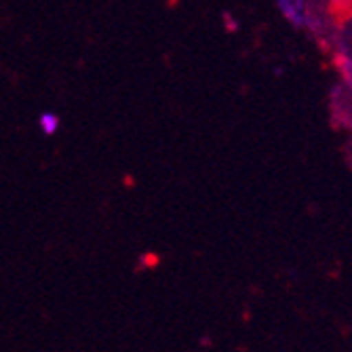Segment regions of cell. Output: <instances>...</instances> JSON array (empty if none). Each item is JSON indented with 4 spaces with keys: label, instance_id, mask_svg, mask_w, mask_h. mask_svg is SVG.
Listing matches in <instances>:
<instances>
[{
    "label": "cell",
    "instance_id": "cell-1",
    "mask_svg": "<svg viewBox=\"0 0 352 352\" xmlns=\"http://www.w3.org/2000/svg\"><path fill=\"white\" fill-rule=\"evenodd\" d=\"M278 9L285 15V19L294 23L296 28H304L310 21L304 0H278Z\"/></svg>",
    "mask_w": 352,
    "mask_h": 352
},
{
    "label": "cell",
    "instance_id": "cell-2",
    "mask_svg": "<svg viewBox=\"0 0 352 352\" xmlns=\"http://www.w3.org/2000/svg\"><path fill=\"white\" fill-rule=\"evenodd\" d=\"M38 126H41V131H43L47 138H51V135H55L57 129H59V116L53 114V112H43V114L38 116Z\"/></svg>",
    "mask_w": 352,
    "mask_h": 352
}]
</instances>
